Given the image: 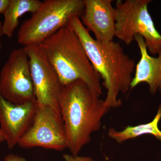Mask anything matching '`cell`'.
Masks as SVG:
<instances>
[{
	"mask_svg": "<svg viewBox=\"0 0 161 161\" xmlns=\"http://www.w3.org/2000/svg\"><path fill=\"white\" fill-rule=\"evenodd\" d=\"M69 25L80 39L92 66L103 79L102 85L107 91L106 105L110 109L120 106L122 101L118 95L127 93L131 88L135 61L125 53L119 43H102L93 38L80 18H72Z\"/></svg>",
	"mask_w": 161,
	"mask_h": 161,
	"instance_id": "1",
	"label": "cell"
},
{
	"mask_svg": "<svg viewBox=\"0 0 161 161\" xmlns=\"http://www.w3.org/2000/svg\"><path fill=\"white\" fill-rule=\"evenodd\" d=\"M110 109L96 98L87 85L77 80L63 87L60 101L69 150L77 156L89 143L91 135L100 130L102 119Z\"/></svg>",
	"mask_w": 161,
	"mask_h": 161,
	"instance_id": "2",
	"label": "cell"
},
{
	"mask_svg": "<svg viewBox=\"0 0 161 161\" xmlns=\"http://www.w3.org/2000/svg\"><path fill=\"white\" fill-rule=\"evenodd\" d=\"M40 45L64 86L81 80L96 98H100L103 94L100 75L92 66L80 39L69 24Z\"/></svg>",
	"mask_w": 161,
	"mask_h": 161,
	"instance_id": "3",
	"label": "cell"
},
{
	"mask_svg": "<svg viewBox=\"0 0 161 161\" xmlns=\"http://www.w3.org/2000/svg\"><path fill=\"white\" fill-rule=\"evenodd\" d=\"M83 0H45L31 18L24 21L17 35L18 43L24 46L40 44L84 10Z\"/></svg>",
	"mask_w": 161,
	"mask_h": 161,
	"instance_id": "4",
	"label": "cell"
},
{
	"mask_svg": "<svg viewBox=\"0 0 161 161\" xmlns=\"http://www.w3.org/2000/svg\"><path fill=\"white\" fill-rule=\"evenodd\" d=\"M151 0H118L115 6V37L130 45L136 35L142 36L152 55L161 52V35L156 28L149 12Z\"/></svg>",
	"mask_w": 161,
	"mask_h": 161,
	"instance_id": "5",
	"label": "cell"
},
{
	"mask_svg": "<svg viewBox=\"0 0 161 161\" xmlns=\"http://www.w3.org/2000/svg\"><path fill=\"white\" fill-rule=\"evenodd\" d=\"M0 94L15 104L36 100L29 58L24 47L12 51L2 67Z\"/></svg>",
	"mask_w": 161,
	"mask_h": 161,
	"instance_id": "6",
	"label": "cell"
},
{
	"mask_svg": "<svg viewBox=\"0 0 161 161\" xmlns=\"http://www.w3.org/2000/svg\"><path fill=\"white\" fill-rule=\"evenodd\" d=\"M29 58L35 96L38 106L51 108L60 114L64 86L40 44L24 47Z\"/></svg>",
	"mask_w": 161,
	"mask_h": 161,
	"instance_id": "7",
	"label": "cell"
},
{
	"mask_svg": "<svg viewBox=\"0 0 161 161\" xmlns=\"http://www.w3.org/2000/svg\"><path fill=\"white\" fill-rule=\"evenodd\" d=\"M18 145L25 149L38 147L58 151L67 148L61 115L49 107L37 105L32 123Z\"/></svg>",
	"mask_w": 161,
	"mask_h": 161,
	"instance_id": "8",
	"label": "cell"
},
{
	"mask_svg": "<svg viewBox=\"0 0 161 161\" xmlns=\"http://www.w3.org/2000/svg\"><path fill=\"white\" fill-rule=\"evenodd\" d=\"M37 107L36 100L15 104L0 94V130L9 150L18 145L31 126Z\"/></svg>",
	"mask_w": 161,
	"mask_h": 161,
	"instance_id": "9",
	"label": "cell"
},
{
	"mask_svg": "<svg viewBox=\"0 0 161 161\" xmlns=\"http://www.w3.org/2000/svg\"><path fill=\"white\" fill-rule=\"evenodd\" d=\"M84 10L80 16L84 26L102 43L113 41L115 36V9L112 0H83Z\"/></svg>",
	"mask_w": 161,
	"mask_h": 161,
	"instance_id": "10",
	"label": "cell"
},
{
	"mask_svg": "<svg viewBox=\"0 0 161 161\" xmlns=\"http://www.w3.org/2000/svg\"><path fill=\"white\" fill-rule=\"evenodd\" d=\"M134 40L140 51L141 58L136 66L131 88L142 82H146L149 85L150 93L152 95L158 91L161 92V52L157 58L151 57L148 54L145 40L142 36L136 35Z\"/></svg>",
	"mask_w": 161,
	"mask_h": 161,
	"instance_id": "11",
	"label": "cell"
},
{
	"mask_svg": "<svg viewBox=\"0 0 161 161\" xmlns=\"http://www.w3.org/2000/svg\"><path fill=\"white\" fill-rule=\"evenodd\" d=\"M43 2L39 0H10L4 13L3 35L9 38L13 36L19 24V19L27 13L33 14L40 9Z\"/></svg>",
	"mask_w": 161,
	"mask_h": 161,
	"instance_id": "12",
	"label": "cell"
},
{
	"mask_svg": "<svg viewBox=\"0 0 161 161\" xmlns=\"http://www.w3.org/2000/svg\"><path fill=\"white\" fill-rule=\"evenodd\" d=\"M161 118V104L159 106L157 113L152 121L134 126L129 125L120 131H117L114 128H110L108 131V136L119 143L147 134L153 135L161 142V131L158 127Z\"/></svg>",
	"mask_w": 161,
	"mask_h": 161,
	"instance_id": "13",
	"label": "cell"
},
{
	"mask_svg": "<svg viewBox=\"0 0 161 161\" xmlns=\"http://www.w3.org/2000/svg\"><path fill=\"white\" fill-rule=\"evenodd\" d=\"M63 157L65 161H94L91 158L75 156L69 154H64Z\"/></svg>",
	"mask_w": 161,
	"mask_h": 161,
	"instance_id": "14",
	"label": "cell"
},
{
	"mask_svg": "<svg viewBox=\"0 0 161 161\" xmlns=\"http://www.w3.org/2000/svg\"><path fill=\"white\" fill-rule=\"evenodd\" d=\"M4 161H26V160L25 158L22 157L14 154H10L6 156L4 159Z\"/></svg>",
	"mask_w": 161,
	"mask_h": 161,
	"instance_id": "15",
	"label": "cell"
},
{
	"mask_svg": "<svg viewBox=\"0 0 161 161\" xmlns=\"http://www.w3.org/2000/svg\"><path fill=\"white\" fill-rule=\"evenodd\" d=\"M10 0H0V14H4L9 5Z\"/></svg>",
	"mask_w": 161,
	"mask_h": 161,
	"instance_id": "16",
	"label": "cell"
},
{
	"mask_svg": "<svg viewBox=\"0 0 161 161\" xmlns=\"http://www.w3.org/2000/svg\"><path fill=\"white\" fill-rule=\"evenodd\" d=\"M3 23L0 22V51L3 48V45H2V41H1V37L3 36Z\"/></svg>",
	"mask_w": 161,
	"mask_h": 161,
	"instance_id": "17",
	"label": "cell"
},
{
	"mask_svg": "<svg viewBox=\"0 0 161 161\" xmlns=\"http://www.w3.org/2000/svg\"><path fill=\"white\" fill-rule=\"evenodd\" d=\"M4 142H5V138H4V136H3V133H2L1 130H0V144Z\"/></svg>",
	"mask_w": 161,
	"mask_h": 161,
	"instance_id": "18",
	"label": "cell"
}]
</instances>
